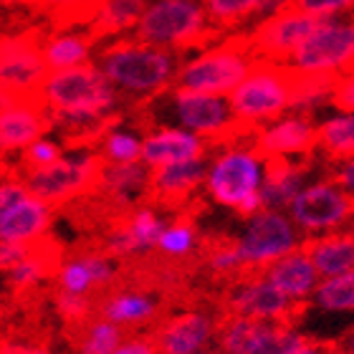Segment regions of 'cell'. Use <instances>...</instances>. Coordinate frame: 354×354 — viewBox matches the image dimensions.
Masks as SVG:
<instances>
[{
    "instance_id": "cell-1",
    "label": "cell",
    "mask_w": 354,
    "mask_h": 354,
    "mask_svg": "<svg viewBox=\"0 0 354 354\" xmlns=\"http://www.w3.org/2000/svg\"><path fill=\"white\" fill-rule=\"evenodd\" d=\"M177 56L180 53L142 44L137 38H119L99 53V68L114 86L147 102L175 86L180 68Z\"/></svg>"
},
{
    "instance_id": "cell-2",
    "label": "cell",
    "mask_w": 354,
    "mask_h": 354,
    "mask_svg": "<svg viewBox=\"0 0 354 354\" xmlns=\"http://www.w3.org/2000/svg\"><path fill=\"white\" fill-rule=\"evenodd\" d=\"M225 30L215 28L200 0H155L145 8L134 26V38L142 44L167 48L172 53L203 51L218 44Z\"/></svg>"
},
{
    "instance_id": "cell-3",
    "label": "cell",
    "mask_w": 354,
    "mask_h": 354,
    "mask_svg": "<svg viewBox=\"0 0 354 354\" xmlns=\"http://www.w3.org/2000/svg\"><path fill=\"white\" fill-rule=\"evenodd\" d=\"M294 68L288 64L256 61L245 79L228 94L230 114L241 132L253 137L261 127L271 124L288 111Z\"/></svg>"
},
{
    "instance_id": "cell-4",
    "label": "cell",
    "mask_w": 354,
    "mask_h": 354,
    "mask_svg": "<svg viewBox=\"0 0 354 354\" xmlns=\"http://www.w3.org/2000/svg\"><path fill=\"white\" fill-rule=\"evenodd\" d=\"M41 96L53 111V117L66 119L104 117L117 111L119 104L117 86L104 76L102 68L88 61L51 71L41 86Z\"/></svg>"
},
{
    "instance_id": "cell-5",
    "label": "cell",
    "mask_w": 354,
    "mask_h": 354,
    "mask_svg": "<svg viewBox=\"0 0 354 354\" xmlns=\"http://www.w3.org/2000/svg\"><path fill=\"white\" fill-rule=\"evenodd\" d=\"M256 61L259 59L253 56L245 33L223 36L218 44L203 48L195 59L177 68L175 86L203 91V94L228 96L243 82Z\"/></svg>"
},
{
    "instance_id": "cell-6",
    "label": "cell",
    "mask_w": 354,
    "mask_h": 354,
    "mask_svg": "<svg viewBox=\"0 0 354 354\" xmlns=\"http://www.w3.org/2000/svg\"><path fill=\"white\" fill-rule=\"evenodd\" d=\"M261 180H263V157L251 145L225 147L205 172L207 195L218 205L233 207L243 218H251L261 210Z\"/></svg>"
},
{
    "instance_id": "cell-7",
    "label": "cell",
    "mask_w": 354,
    "mask_h": 354,
    "mask_svg": "<svg viewBox=\"0 0 354 354\" xmlns=\"http://www.w3.org/2000/svg\"><path fill=\"white\" fill-rule=\"evenodd\" d=\"M46 26H23L0 33V86L18 102H44L41 86L51 74L44 59Z\"/></svg>"
},
{
    "instance_id": "cell-8",
    "label": "cell",
    "mask_w": 354,
    "mask_h": 354,
    "mask_svg": "<svg viewBox=\"0 0 354 354\" xmlns=\"http://www.w3.org/2000/svg\"><path fill=\"white\" fill-rule=\"evenodd\" d=\"M104 167L106 160L99 152H84L76 157H59L56 162L46 165L41 170L26 172L21 180L28 187V195L56 210L88 198L99 187Z\"/></svg>"
},
{
    "instance_id": "cell-9",
    "label": "cell",
    "mask_w": 354,
    "mask_h": 354,
    "mask_svg": "<svg viewBox=\"0 0 354 354\" xmlns=\"http://www.w3.org/2000/svg\"><path fill=\"white\" fill-rule=\"evenodd\" d=\"M288 66L299 74L339 76L354 68V15L324 18L304 38Z\"/></svg>"
},
{
    "instance_id": "cell-10",
    "label": "cell",
    "mask_w": 354,
    "mask_h": 354,
    "mask_svg": "<svg viewBox=\"0 0 354 354\" xmlns=\"http://www.w3.org/2000/svg\"><path fill=\"white\" fill-rule=\"evenodd\" d=\"M172 104L183 129L198 134L200 140H205L207 147H233V145L251 142V137L241 132V127L236 124L225 96L175 86Z\"/></svg>"
},
{
    "instance_id": "cell-11",
    "label": "cell",
    "mask_w": 354,
    "mask_h": 354,
    "mask_svg": "<svg viewBox=\"0 0 354 354\" xmlns=\"http://www.w3.org/2000/svg\"><path fill=\"white\" fill-rule=\"evenodd\" d=\"M306 306L309 301H294L283 296L261 273H243L241 279L228 283V291L221 299V314H236V317L288 326H296Z\"/></svg>"
},
{
    "instance_id": "cell-12",
    "label": "cell",
    "mask_w": 354,
    "mask_h": 354,
    "mask_svg": "<svg viewBox=\"0 0 354 354\" xmlns=\"http://www.w3.org/2000/svg\"><path fill=\"white\" fill-rule=\"evenodd\" d=\"M236 245L245 273H261L279 259L296 251L301 245V238L283 210L261 207L259 213L248 218L241 238H236Z\"/></svg>"
},
{
    "instance_id": "cell-13",
    "label": "cell",
    "mask_w": 354,
    "mask_h": 354,
    "mask_svg": "<svg viewBox=\"0 0 354 354\" xmlns=\"http://www.w3.org/2000/svg\"><path fill=\"white\" fill-rule=\"evenodd\" d=\"M288 218L306 236H319L329 230L354 225V198L342 190L329 177L304 185L288 203Z\"/></svg>"
},
{
    "instance_id": "cell-14",
    "label": "cell",
    "mask_w": 354,
    "mask_h": 354,
    "mask_svg": "<svg viewBox=\"0 0 354 354\" xmlns=\"http://www.w3.org/2000/svg\"><path fill=\"white\" fill-rule=\"evenodd\" d=\"M205 157L187 160L177 165L149 167L147 187L142 195V205L162 207L172 213H195L200 207L198 192L205 185Z\"/></svg>"
},
{
    "instance_id": "cell-15",
    "label": "cell",
    "mask_w": 354,
    "mask_h": 354,
    "mask_svg": "<svg viewBox=\"0 0 354 354\" xmlns=\"http://www.w3.org/2000/svg\"><path fill=\"white\" fill-rule=\"evenodd\" d=\"M319 21H324V18H314V15L299 13L294 8H286L271 18L259 21L256 28L245 33V41L259 61L288 64L299 44L317 28Z\"/></svg>"
},
{
    "instance_id": "cell-16",
    "label": "cell",
    "mask_w": 354,
    "mask_h": 354,
    "mask_svg": "<svg viewBox=\"0 0 354 354\" xmlns=\"http://www.w3.org/2000/svg\"><path fill=\"white\" fill-rule=\"evenodd\" d=\"M263 160L288 157V160H311L317 152V124L304 114H283L271 124L253 132L248 142Z\"/></svg>"
},
{
    "instance_id": "cell-17",
    "label": "cell",
    "mask_w": 354,
    "mask_h": 354,
    "mask_svg": "<svg viewBox=\"0 0 354 354\" xmlns=\"http://www.w3.org/2000/svg\"><path fill=\"white\" fill-rule=\"evenodd\" d=\"M215 324L218 319H213L207 311L190 309L162 319L149 332V337L155 342L157 354H192L205 349L207 342L213 339Z\"/></svg>"
},
{
    "instance_id": "cell-18",
    "label": "cell",
    "mask_w": 354,
    "mask_h": 354,
    "mask_svg": "<svg viewBox=\"0 0 354 354\" xmlns=\"http://www.w3.org/2000/svg\"><path fill=\"white\" fill-rule=\"evenodd\" d=\"M53 132V111L46 102H18L0 109V157L21 152Z\"/></svg>"
},
{
    "instance_id": "cell-19",
    "label": "cell",
    "mask_w": 354,
    "mask_h": 354,
    "mask_svg": "<svg viewBox=\"0 0 354 354\" xmlns=\"http://www.w3.org/2000/svg\"><path fill=\"white\" fill-rule=\"evenodd\" d=\"M205 140H200L198 134L177 127H162L147 134V140L142 142L140 160L147 167H162V165H177L187 160H200L207 152Z\"/></svg>"
},
{
    "instance_id": "cell-20",
    "label": "cell",
    "mask_w": 354,
    "mask_h": 354,
    "mask_svg": "<svg viewBox=\"0 0 354 354\" xmlns=\"http://www.w3.org/2000/svg\"><path fill=\"white\" fill-rule=\"evenodd\" d=\"M311 160H288V157H268L263 160V180H261V207L283 210L294 195L304 187Z\"/></svg>"
},
{
    "instance_id": "cell-21",
    "label": "cell",
    "mask_w": 354,
    "mask_h": 354,
    "mask_svg": "<svg viewBox=\"0 0 354 354\" xmlns=\"http://www.w3.org/2000/svg\"><path fill=\"white\" fill-rule=\"evenodd\" d=\"M304 253L309 256L322 279H332L339 273L354 271V228H339L329 233L311 236L301 241Z\"/></svg>"
},
{
    "instance_id": "cell-22",
    "label": "cell",
    "mask_w": 354,
    "mask_h": 354,
    "mask_svg": "<svg viewBox=\"0 0 354 354\" xmlns=\"http://www.w3.org/2000/svg\"><path fill=\"white\" fill-rule=\"evenodd\" d=\"M53 223V207L33 195L10 205L0 218V243H33Z\"/></svg>"
},
{
    "instance_id": "cell-23",
    "label": "cell",
    "mask_w": 354,
    "mask_h": 354,
    "mask_svg": "<svg viewBox=\"0 0 354 354\" xmlns=\"http://www.w3.org/2000/svg\"><path fill=\"white\" fill-rule=\"evenodd\" d=\"M271 286H276L283 296L294 299V301H309L314 288L319 283V273L314 268V263L309 261V256L304 253V248L299 245L296 251H291L288 256L279 259L276 263H271L268 268L261 271Z\"/></svg>"
},
{
    "instance_id": "cell-24",
    "label": "cell",
    "mask_w": 354,
    "mask_h": 354,
    "mask_svg": "<svg viewBox=\"0 0 354 354\" xmlns=\"http://www.w3.org/2000/svg\"><path fill=\"white\" fill-rule=\"evenodd\" d=\"M96 314L111 324H149L160 319V304L145 291H104L94 296Z\"/></svg>"
},
{
    "instance_id": "cell-25",
    "label": "cell",
    "mask_w": 354,
    "mask_h": 354,
    "mask_svg": "<svg viewBox=\"0 0 354 354\" xmlns=\"http://www.w3.org/2000/svg\"><path fill=\"white\" fill-rule=\"evenodd\" d=\"M147 8V0H99L96 3L94 21L88 23L86 38L91 44L102 38L119 36L124 30L134 28Z\"/></svg>"
},
{
    "instance_id": "cell-26",
    "label": "cell",
    "mask_w": 354,
    "mask_h": 354,
    "mask_svg": "<svg viewBox=\"0 0 354 354\" xmlns=\"http://www.w3.org/2000/svg\"><path fill=\"white\" fill-rule=\"evenodd\" d=\"M268 326H271V322L236 317V314H221L218 324H215L221 354H256L263 334L268 332Z\"/></svg>"
},
{
    "instance_id": "cell-27",
    "label": "cell",
    "mask_w": 354,
    "mask_h": 354,
    "mask_svg": "<svg viewBox=\"0 0 354 354\" xmlns=\"http://www.w3.org/2000/svg\"><path fill=\"white\" fill-rule=\"evenodd\" d=\"M317 149L334 165L354 160V111H339L317 124Z\"/></svg>"
},
{
    "instance_id": "cell-28",
    "label": "cell",
    "mask_w": 354,
    "mask_h": 354,
    "mask_svg": "<svg viewBox=\"0 0 354 354\" xmlns=\"http://www.w3.org/2000/svg\"><path fill=\"white\" fill-rule=\"evenodd\" d=\"M337 76L324 74H299L294 71L291 79V96H288V111L309 117L332 99V88Z\"/></svg>"
},
{
    "instance_id": "cell-29",
    "label": "cell",
    "mask_w": 354,
    "mask_h": 354,
    "mask_svg": "<svg viewBox=\"0 0 354 354\" xmlns=\"http://www.w3.org/2000/svg\"><path fill=\"white\" fill-rule=\"evenodd\" d=\"M195 259L205 266L207 271L218 276V279L233 283L236 279H241L245 273L243 261H241V253H238V245L233 238H207L198 245V256Z\"/></svg>"
},
{
    "instance_id": "cell-30",
    "label": "cell",
    "mask_w": 354,
    "mask_h": 354,
    "mask_svg": "<svg viewBox=\"0 0 354 354\" xmlns=\"http://www.w3.org/2000/svg\"><path fill=\"white\" fill-rule=\"evenodd\" d=\"M66 339L79 354H111L124 342V332L119 329V324L94 317L79 329H66Z\"/></svg>"
},
{
    "instance_id": "cell-31",
    "label": "cell",
    "mask_w": 354,
    "mask_h": 354,
    "mask_svg": "<svg viewBox=\"0 0 354 354\" xmlns=\"http://www.w3.org/2000/svg\"><path fill=\"white\" fill-rule=\"evenodd\" d=\"M91 56V41L79 33H46L44 59L48 71H61L79 64H86Z\"/></svg>"
},
{
    "instance_id": "cell-32",
    "label": "cell",
    "mask_w": 354,
    "mask_h": 354,
    "mask_svg": "<svg viewBox=\"0 0 354 354\" xmlns=\"http://www.w3.org/2000/svg\"><path fill=\"white\" fill-rule=\"evenodd\" d=\"M198 248V233H195V223H192L190 213H177L172 225H165L157 241V251L162 253L165 259L183 261L192 256Z\"/></svg>"
},
{
    "instance_id": "cell-33",
    "label": "cell",
    "mask_w": 354,
    "mask_h": 354,
    "mask_svg": "<svg viewBox=\"0 0 354 354\" xmlns=\"http://www.w3.org/2000/svg\"><path fill=\"white\" fill-rule=\"evenodd\" d=\"M309 301L324 311H354V271L319 281Z\"/></svg>"
},
{
    "instance_id": "cell-34",
    "label": "cell",
    "mask_w": 354,
    "mask_h": 354,
    "mask_svg": "<svg viewBox=\"0 0 354 354\" xmlns=\"http://www.w3.org/2000/svg\"><path fill=\"white\" fill-rule=\"evenodd\" d=\"M259 6L261 0H203V8H205L210 23L225 33L253 18L259 13Z\"/></svg>"
},
{
    "instance_id": "cell-35",
    "label": "cell",
    "mask_w": 354,
    "mask_h": 354,
    "mask_svg": "<svg viewBox=\"0 0 354 354\" xmlns=\"http://www.w3.org/2000/svg\"><path fill=\"white\" fill-rule=\"evenodd\" d=\"M53 306L56 314L64 319L66 329H79V326L88 324L96 314V299L91 294H71L64 288L53 291Z\"/></svg>"
},
{
    "instance_id": "cell-36",
    "label": "cell",
    "mask_w": 354,
    "mask_h": 354,
    "mask_svg": "<svg viewBox=\"0 0 354 354\" xmlns=\"http://www.w3.org/2000/svg\"><path fill=\"white\" fill-rule=\"evenodd\" d=\"M140 149H142V142L132 132L114 129V132H109L102 140V152L99 155L106 162L127 165V162H140Z\"/></svg>"
},
{
    "instance_id": "cell-37",
    "label": "cell",
    "mask_w": 354,
    "mask_h": 354,
    "mask_svg": "<svg viewBox=\"0 0 354 354\" xmlns=\"http://www.w3.org/2000/svg\"><path fill=\"white\" fill-rule=\"evenodd\" d=\"M306 337H304L296 326L288 324H271L268 332L263 334L256 354H291L296 347H301Z\"/></svg>"
},
{
    "instance_id": "cell-38",
    "label": "cell",
    "mask_w": 354,
    "mask_h": 354,
    "mask_svg": "<svg viewBox=\"0 0 354 354\" xmlns=\"http://www.w3.org/2000/svg\"><path fill=\"white\" fill-rule=\"evenodd\" d=\"M21 152L23 155H21V162H18V172H21V177H23L26 172L41 170V167H46V165L56 162V160L61 157V145L41 137V140H36L33 145L21 149Z\"/></svg>"
},
{
    "instance_id": "cell-39",
    "label": "cell",
    "mask_w": 354,
    "mask_h": 354,
    "mask_svg": "<svg viewBox=\"0 0 354 354\" xmlns=\"http://www.w3.org/2000/svg\"><path fill=\"white\" fill-rule=\"evenodd\" d=\"M56 283L64 291H71V294H91V276H88V268L84 266V261L79 256H71L68 261H64L56 273Z\"/></svg>"
},
{
    "instance_id": "cell-40",
    "label": "cell",
    "mask_w": 354,
    "mask_h": 354,
    "mask_svg": "<svg viewBox=\"0 0 354 354\" xmlns=\"http://www.w3.org/2000/svg\"><path fill=\"white\" fill-rule=\"evenodd\" d=\"M288 8L314 18H337V15L354 13V0H291Z\"/></svg>"
},
{
    "instance_id": "cell-41",
    "label": "cell",
    "mask_w": 354,
    "mask_h": 354,
    "mask_svg": "<svg viewBox=\"0 0 354 354\" xmlns=\"http://www.w3.org/2000/svg\"><path fill=\"white\" fill-rule=\"evenodd\" d=\"M0 354H51V349L41 337L0 334Z\"/></svg>"
},
{
    "instance_id": "cell-42",
    "label": "cell",
    "mask_w": 354,
    "mask_h": 354,
    "mask_svg": "<svg viewBox=\"0 0 354 354\" xmlns=\"http://www.w3.org/2000/svg\"><path fill=\"white\" fill-rule=\"evenodd\" d=\"M329 104L339 111H354V68H349V71H344V74L334 79Z\"/></svg>"
},
{
    "instance_id": "cell-43",
    "label": "cell",
    "mask_w": 354,
    "mask_h": 354,
    "mask_svg": "<svg viewBox=\"0 0 354 354\" xmlns=\"http://www.w3.org/2000/svg\"><path fill=\"white\" fill-rule=\"evenodd\" d=\"M33 243H0V273L10 271L21 261L28 259Z\"/></svg>"
},
{
    "instance_id": "cell-44",
    "label": "cell",
    "mask_w": 354,
    "mask_h": 354,
    "mask_svg": "<svg viewBox=\"0 0 354 354\" xmlns=\"http://www.w3.org/2000/svg\"><path fill=\"white\" fill-rule=\"evenodd\" d=\"M28 195V187L23 183L21 177H13V180H6V183L0 185V218L6 213L8 207L15 205L18 200H23Z\"/></svg>"
},
{
    "instance_id": "cell-45",
    "label": "cell",
    "mask_w": 354,
    "mask_h": 354,
    "mask_svg": "<svg viewBox=\"0 0 354 354\" xmlns=\"http://www.w3.org/2000/svg\"><path fill=\"white\" fill-rule=\"evenodd\" d=\"M329 180L337 183L342 190L354 198V160H344V162H337L332 172H329Z\"/></svg>"
},
{
    "instance_id": "cell-46",
    "label": "cell",
    "mask_w": 354,
    "mask_h": 354,
    "mask_svg": "<svg viewBox=\"0 0 354 354\" xmlns=\"http://www.w3.org/2000/svg\"><path fill=\"white\" fill-rule=\"evenodd\" d=\"M111 354H157V347L155 342H152V337L145 334V337H134L129 342H122Z\"/></svg>"
},
{
    "instance_id": "cell-47",
    "label": "cell",
    "mask_w": 354,
    "mask_h": 354,
    "mask_svg": "<svg viewBox=\"0 0 354 354\" xmlns=\"http://www.w3.org/2000/svg\"><path fill=\"white\" fill-rule=\"evenodd\" d=\"M71 3H76V0H36L30 10L36 15H48V13H53V10H59V8L71 6Z\"/></svg>"
},
{
    "instance_id": "cell-48",
    "label": "cell",
    "mask_w": 354,
    "mask_h": 354,
    "mask_svg": "<svg viewBox=\"0 0 354 354\" xmlns=\"http://www.w3.org/2000/svg\"><path fill=\"white\" fill-rule=\"evenodd\" d=\"M322 352H324V344H322V342L306 339L301 347H296L291 354H322Z\"/></svg>"
},
{
    "instance_id": "cell-49",
    "label": "cell",
    "mask_w": 354,
    "mask_h": 354,
    "mask_svg": "<svg viewBox=\"0 0 354 354\" xmlns=\"http://www.w3.org/2000/svg\"><path fill=\"white\" fill-rule=\"evenodd\" d=\"M13 177H21L18 167H13V165H8V162H6V157H0V185L6 183V180H13Z\"/></svg>"
},
{
    "instance_id": "cell-50",
    "label": "cell",
    "mask_w": 354,
    "mask_h": 354,
    "mask_svg": "<svg viewBox=\"0 0 354 354\" xmlns=\"http://www.w3.org/2000/svg\"><path fill=\"white\" fill-rule=\"evenodd\" d=\"M33 3L36 0H0V6H6V8H33Z\"/></svg>"
},
{
    "instance_id": "cell-51",
    "label": "cell",
    "mask_w": 354,
    "mask_h": 354,
    "mask_svg": "<svg viewBox=\"0 0 354 354\" xmlns=\"http://www.w3.org/2000/svg\"><path fill=\"white\" fill-rule=\"evenodd\" d=\"M342 349H347L349 354H354V326L347 332V337H344V342H342Z\"/></svg>"
},
{
    "instance_id": "cell-52",
    "label": "cell",
    "mask_w": 354,
    "mask_h": 354,
    "mask_svg": "<svg viewBox=\"0 0 354 354\" xmlns=\"http://www.w3.org/2000/svg\"><path fill=\"white\" fill-rule=\"evenodd\" d=\"M322 354H349L347 349H342L339 344H324V352Z\"/></svg>"
},
{
    "instance_id": "cell-53",
    "label": "cell",
    "mask_w": 354,
    "mask_h": 354,
    "mask_svg": "<svg viewBox=\"0 0 354 354\" xmlns=\"http://www.w3.org/2000/svg\"><path fill=\"white\" fill-rule=\"evenodd\" d=\"M8 104H15L13 99H10V96H8V91L3 86H0V109H3V106H8Z\"/></svg>"
},
{
    "instance_id": "cell-54",
    "label": "cell",
    "mask_w": 354,
    "mask_h": 354,
    "mask_svg": "<svg viewBox=\"0 0 354 354\" xmlns=\"http://www.w3.org/2000/svg\"><path fill=\"white\" fill-rule=\"evenodd\" d=\"M192 354H215V352H207V349H200V352H192Z\"/></svg>"
},
{
    "instance_id": "cell-55",
    "label": "cell",
    "mask_w": 354,
    "mask_h": 354,
    "mask_svg": "<svg viewBox=\"0 0 354 354\" xmlns=\"http://www.w3.org/2000/svg\"><path fill=\"white\" fill-rule=\"evenodd\" d=\"M352 228H354V225H352Z\"/></svg>"
}]
</instances>
